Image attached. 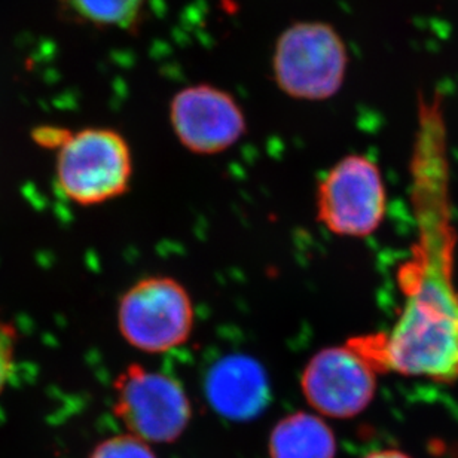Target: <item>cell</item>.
Listing matches in <instances>:
<instances>
[{"label": "cell", "mask_w": 458, "mask_h": 458, "mask_svg": "<svg viewBox=\"0 0 458 458\" xmlns=\"http://www.w3.org/2000/svg\"><path fill=\"white\" fill-rule=\"evenodd\" d=\"M411 168L419 242L397 274L403 293L401 314L392 329L347 343L378 374L453 383L458 378L457 240L451 224L445 128L437 103H423L420 109Z\"/></svg>", "instance_id": "6da1fadb"}, {"label": "cell", "mask_w": 458, "mask_h": 458, "mask_svg": "<svg viewBox=\"0 0 458 458\" xmlns=\"http://www.w3.org/2000/svg\"><path fill=\"white\" fill-rule=\"evenodd\" d=\"M55 176L63 195L78 206H98L123 197L131 185L132 154L114 128L67 131L58 145Z\"/></svg>", "instance_id": "7a4b0ae2"}, {"label": "cell", "mask_w": 458, "mask_h": 458, "mask_svg": "<svg viewBox=\"0 0 458 458\" xmlns=\"http://www.w3.org/2000/svg\"><path fill=\"white\" fill-rule=\"evenodd\" d=\"M347 69V47L327 22H296L276 42L274 80L295 100L325 102L334 98L343 89Z\"/></svg>", "instance_id": "3957f363"}, {"label": "cell", "mask_w": 458, "mask_h": 458, "mask_svg": "<svg viewBox=\"0 0 458 458\" xmlns=\"http://www.w3.org/2000/svg\"><path fill=\"white\" fill-rule=\"evenodd\" d=\"M116 327L137 352L163 354L185 345L195 327V307L183 283L170 276H148L119 298Z\"/></svg>", "instance_id": "277c9868"}, {"label": "cell", "mask_w": 458, "mask_h": 458, "mask_svg": "<svg viewBox=\"0 0 458 458\" xmlns=\"http://www.w3.org/2000/svg\"><path fill=\"white\" fill-rule=\"evenodd\" d=\"M114 414L148 444L176 442L192 420L185 387L163 370L131 363L114 379Z\"/></svg>", "instance_id": "5b68a950"}, {"label": "cell", "mask_w": 458, "mask_h": 458, "mask_svg": "<svg viewBox=\"0 0 458 458\" xmlns=\"http://www.w3.org/2000/svg\"><path fill=\"white\" fill-rule=\"evenodd\" d=\"M387 210L383 173L374 159L345 155L318 182L316 216L329 233L365 238L378 231Z\"/></svg>", "instance_id": "8992f818"}, {"label": "cell", "mask_w": 458, "mask_h": 458, "mask_svg": "<svg viewBox=\"0 0 458 458\" xmlns=\"http://www.w3.org/2000/svg\"><path fill=\"white\" fill-rule=\"evenodd\" d=\"M378 372L350 344L323 347L305 363L301 392L325 419L350 420L363 414L377 394Z\"/></svg>", "instance_id": "52a82bcc"}, {"label": "cell", "mask_w": 458, "mask_h": 458, "mask_svg": "<svg viewBox=\"0 0 458 458\" xmlns=\"http://www.w3.org/2000/svg\"><path fill=\"white\" fill-rule=\"evenodd\" d=\"M168 118L177 141L201 157L233 149L247 132L246 114L237 98L210 84L179 89L170 102Z\"/></svg>", "instance_id": "ba28073f"}, {"label": "cell", "mask_w": 458, "mask_h": 458, "mask_svg": "<svg viewBox=\"0 0 458 458\" xmlns=\"http://www.w3.org/2000/svg\"><path fill=\"white\" fill-rule=\"evenodd\" d=\"M204 393L213 411L229 421L258 419L271 401L268 374L247 354H228L208 369Z\"/></svg>", "instance_id": "9c48e42d"}, {"label": "cell", "mask_w": 458, "mask_h": 458, "mask_svg": "<svg viewBox=\"0 0 458 458\" xmlns=\"http://www.w3.org/2000/svg\"><path fill=\"white\" fill-rule=\"evenodd\" d=\"M268 454L269 458H336L338 442L325 417L296 411L274 426Z\"/></svg>", "instance_id": "30bf717a"}, {"label": "cell", "mask_w": 458, "mask_h": 458, "mask_svg": "<svg viewBox=\"0 0 458 458\" xmlns=\"http://www.w3.org/2000/svg\"><path fill=\"white\" fill-rule=\"evenodd\" d=\"M146 0H63L82 21L98 27L130 29L141 15Z\"/></svg>", "instance_id": "8fae6325"}, {"label": "cell", "mask_w": 458, "mask_h": 458, "mask_svg": "<svg viewBox=\"0 0 458 458\" xmlns=\"http://www.w3.org/2000/svg\"><path fill=\"white\" fill-rule=\"evenodd\" d=\"M89 458H157V454L148 442L127 433L100 442Z\"/></svg>", "instance_id": "7c38bea8"}, {"label": "cell", "mask_w": 458, "mask_h": 458, "mask_svg": "<svg viewBox=\"0 0 458 458\" xmlns=\"http://www.w3.org/2000/svg\"><path fill=\"white\" fill-rule=\"evenodd\" d=\"M17 343V327L4 318H0V394L4 392L13 372Z\"/></svg>", "instance_id": "4fadbf2b"}, {"label": "cell", "mask_w": 458, "mask_h": 458, "mask_svg": "<svg viewBox=\"0 0 458 458\" xmlns=\"http://www.w3.org/2000/svg\"><path fill=\"white\" fill-rule=\"evenodd\" d=\"M67 131H69V130H66V128L39 127L33 132V139H35L36 143L42 146V148H49V149L53 148V149H57L58 145L64 140Z\"/></svg>", "instance_id": "5bb4252c"}, {"label": "cell", "mask_w": 458, "mask_h": 458, "mask_svg": "<svg viewBox=\"0 0 458 458\" xmlns=\"http://www.w3.org/2000/svg\"><path fill=\"white\" fill-rule=\"evenodd\" d=\"M363 458H412L406 454L403 451L394 450V448H387V450H378L370 453Z\"/></svg>", "instance_id": "9a60e30c"}]
</instances>
